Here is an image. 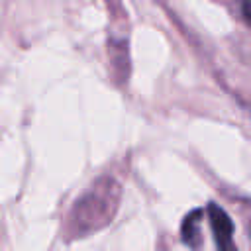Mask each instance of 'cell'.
<instances>
[{"label": "cell", "instance_id": "obj_1", "mask_svg": "<svg viewBox=\"0 0 251 251\" xmlns=\"http://www.w3.org/2000/svg\"><path fill=\"white\" fill-rule=\"evenodd\" d=\"M120 202V184L110 178H98L73 206L69 214V237H82L104 227L116 214Z\"/></svg>", "mask_w": 251, "mask_h": 251}, {"label": "cell", "instance_id": "obj_2", "mask_svg": "<svg viewBox=\"0 0 251 251\" xmlns=\"http://www.w3.org/2000/svg\"><path fill=\"white\" fill-rule=\"evenodd\" d=\"M208 214H210V224H212V231H214L218 251H237L235 241H233V222H231V218L216 202H210Z\"/></svg>", "mask_w": 251, "mask_h": 251}, {"label": "cell", "instance_id": "obj_3", "mask_svg": "<svg viewBox=\"0 0 251 251\" xmlns=\"http://www.w3.org/2000/svg\"><path fill=\"white\" fill-rule=\"evenodd\" d=\"M200 216H202V210H194L190 212L184 222H182V227H180V239L190 245V247H196L200 243V233H198V224H200Z\"/></svg>", "mask_w": 251, "mask_h": 251}, {"label": "cell", "instance_id": "obj_4", "mask_svg": "<svg viewBox=\"0 0 251 251\" xmlns=\"http://www.w3.org/2000/svg\"><path fill=\"white\" fill-rule=\"evenodd\" d=\"M237 2H239V8H241L243 18H245L247 24L251 25V0H237Z\"/></svg>", "mask_w": 251, "mask_h": 251}]
</instances>
